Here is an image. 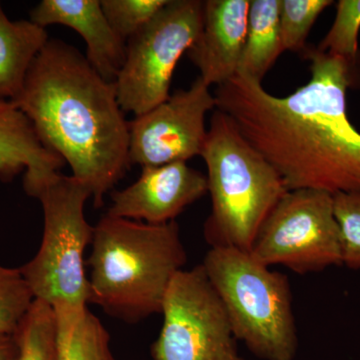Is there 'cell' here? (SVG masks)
Instances as JSON below:
<instances>
[{
    "mask_svg": "<svg viewBox=\"0 0 360 360\" xmlns=\"http://www.w3.org/2000/svg\"><path fill=\"white\" fill-rule=\"evenodd\" d=\"M168 0H101V8L116 34L125 42L158 13Z\"/></svg>",
    "mask_w": 360,
    "mask_h": 360,
    "instance_id": "obj_22",
    "label": "cell"
},
{
    "mask_svg": "<svg viewBox=\"0 0 360 360\" xmlns=\"http://www.w3.org/2000/svg\"><path fill=\"white\" fill-rule=\"evenodd\" d=\"M65 165L44 148L27 116L13 101L0 99V181H13L25 172L26 191Z\"/></svg>",
    "mask_w": 360,
    "mask_h": 360,
    "instance_id": "obj_14",
    "label": "cell"
},
{
    "mask_svg": "<svg viewBox=\"0 0 360 360\" xmlns=\"http://www.w3.org/2000/svg\"><path fill=\"white\" fill-rule=\"evenodd\" d=\"M33 302L20 269L0 264V335H13Z\"/></svg>",
    "mask_w": 360,
    "mask_h": 360,
    "instance_id": "obj_21",
    "label": "cell"
},
{
    "mask_svg": "<svg viewBox=\"0 0 360 360\" xmlns=\"http://www.w3.org/2000/svg\"><path fill=\"white\" fill-rule=\"evenodd\" d=\"M208 193L206 175L174 162L141 168L131 186L111 194L106 214L148 224H165L175 219Z\"/></svg>",
    "mask_w": 360,
    "mask_h": 360,
    "instance_id": "obj_11",
    "label": "cell"
},
{
    "mask_svg": "<svg viewBox=\"0 0 360 360\" xmlns=\"http://www.w3.org/2000/svg\"><path fill=\"white\" fill-rule=\"evenodd\" d=\"M153 360H246L219 295L202 265L180 270L163 300Z\"/></svg>",
    "mask_w": 360,
    "mask_h": 360,
    "instance_id": "obj_9",
    "label": "cell"
},
{
    "mask_svg": "<svg viewBox=\"0 0 360 360\" xmlns=\"http://www.w3.org/2000/svg\"><path fill=\"white\" fill-rule=\"evenodd\" d=\"M283 52L279 0H250L248 33L236 75L262 84Z\"/></svg>",
    "mask_w": 360,
    "mask_h": 360,
    "instance_id": "obj_16",
    "label": "cell"
},
{
    "mask_svg": "<svg viewBox=\"0 0 360 360\" xmlns=\"http://www.w3.org/2000/svg\"><path fill=\"white\" fill-rule=\"evenodd\" d=\"M250 252L267 266L281 265L298 274L342 265L333 194L288 191L264 220Z\"/></svg>",
    "mask_w": 360,
    "mask_h": 360,
    "instance_id": "obj_8",
    "label": "cell"
},
{
    "mask_svg": "<svg viewBox=\"0 0 360 360\" xmlns=\"http://www.w3.org/2000/svg\"><path fill=\"white\" fill-rule=\"evenodd\" d=\"M49 40L46 28L30 20H9L0 2V99L18 98L30 66Z\"/></svg>",
    "mask_w": 360,
    "mask_h": 360,
    "instance_id": "obj_15",
    "label": "cell"
},
{
    "mask_svg": "<svg viewBox=\"0 0 360 360\" xmlns=\"http://www.w3.org/2000/svg\"><path fill=\"white\" fill-rule=\"evenodd\" d=\"M89 303L129 324L161 314L187 253L177 222L148 224L105 214L94 226Z\"/></svg>",
    "mask_w": 360,
    "mask_h": 360,
    "instance_id": "obj_3",
    "label": "cell"
},
{
    "mask_svg": "<svg viewBox=\"0 0 360 360\" xmlns=\"http://www.w3.org/2000/svg\"><path fill=\"white\" fill-rule=\"evenodd\" d=\"M335 214L340 231L342 265L360 269V193L333 194Z\"/></svg>",
    "mask_w": 360,
    "mask_h": 360,
    "instance_id": "obj_23",
    "label": "cell"
},
{
    "mask_svg": "<svg viewBox=\"0 0 360 360\" xmlns=\"http://www.w3.org/2000/svg\"><path fill=\"white\" fill-rule=\"evenodd\" d=\"M329 0H279V30L283 51L305 49L307 35Z\"/></svg>",
    "mask_w": 360,
    "mask_h": 360,
    "instance_id": "obj_19",
    "label": "cell"
},
{
    "mask_svg": "<svg viewBox=\"0 0 360 360\" xmlns=\"http://www.w3.org/2000/svg\"><path fill=\"white\" fill-rule=\"evenodd\" d=\"M30 20L40 27L61 25L82 35L89 65L108 82H115L127 54L120 39L101 8V0H42L30 13Z\"/></svg>",
    "mask_w": 360,
    "mask_h": 360,
    "instance_id": "obj_13",
    "label": "cell"
},
{
    "mask_svg": "<svg viewBox=\"0 0 360 360\" xmlns=\"http://www.w3.org/2000/svg\"><path fill=\"white\" fill-rule=\"evenodd\" d=\"M201 158L212 198V213L203 229L206 243L210 248L250 251L264 220L288 189L276 168L217 108Z\"/></svg>",
    "mask_w": 360,
    "mask_h": 360,
    "instance_id": "obj_4",
    "label": "cell"
},
{
    "mask_svg": "<svg viewBox=\"0 0 360 360\" xmlns=\"http://www.w3.org/2000/svg\"><path fill=\"white\" fill-rule=\"evenodd\" d=\"M359 30L360 0H340L335 22L317 49L340 56L354 68L359 51Z\"/></svg>",
    "mask_w": 360,
    "mask_h": 360,
    "instance_id": "obj_20",
    "label": "cell"
},
{
    "mask_svg": "<svg viewBox=\"0 0 360 360\" xmlns=\"http://www.w3.org/2000/svg\"><path fill=\"white\" fill-rule=\"evenodd\" d=\"M18 345L14 335H0V360H18Z\"/></svg>",
    "mask_w": 360,
    "mask_h": 360,
    "instance_id": "obj_24",
    "label": "cell"
},
{
    "mask_svg": "<svg viewBox=\"0 0 360 360\" xmlns=\"http://www.w3.org/2000/svg\"><path fill=\"white\" fill-rule=\"evenodd\" d=\"M13 335L18 360H56V319L47 303L34 300Z\"/></svg>",
    "mask_w": 360,
    "mask_h": 360,
    "instance_id": "obj_18",
    "label": "cell"
},
{
    "mask_svg": "<svg viewBox=\"0 0 360 360\" xmlns=\"http://www.w3.org/2000/svg\"><path fill=\"white\" fill-rule=\"evenodd\" d=\"M250 0H206L200 35L187 56L208 86L238 73L248 33Z\"/></svg>",
    "mask_w": 360,
    "mask_h": 360,
    "instance_id": "obj_12",
    "label": "cell"
},
{
    "mask_svg": "<svg viewBox=\"0 0 360 360\" xmlns=\"http://www.w3.org/2000/svg\"><path fill=\"white\" fill-rule=\"evenodd\" d=\"M201 265L236 340L258 359L295 360L298 335L288 277L238 248H210Z\"/></svg>",
    "mask_w": 360,
    "mask_h": 360,
    "instance_id": "obj_6",
    "label": "cell"
},
{
    "mask_svg": "<svg viewBox=\"0 0 360 360\" xmlns=\"http://www.w3.org/2000/svg\"><path fill=\"white\" fill-rule=\"evenodd\" d=\"M13 103L32 123L44 148L63 158L72 176L89 187L94 207H101L131 167L129 122L115 82L103 79L72 45L49 39Z\"/></svg>",
    "mask_w": 360,
    "mask_h": 360,
    "instance_id": "obj_2",
    "label": "cell"
},
{
    "mask_svg": "<svg viewBox=\"0 0 360 360\" xmlns=\"http://www.w3.org/2000/svg\"><path fill=\"white\" fill-rule=\"evenodd\" d=\"M217 108L214 94L200 77L188 89L129 122L131 165L160 167L201 156L207 130L205 116Z\"/></svg>",
    "mask_w": 360,
    "mask_h": 360,
    "instance_id": "obj_10",
    "label": "cell"
},
{
    "mask_svg": "<svg viewBox=\"0 0 360 360\" xmlns=\"http://www.w3.org/2000/svg\"><path fill=\"white\" fill-rule=\"evenodd\" d=\"M54 319L56 360H115L108 329L89 309L77 319Z\"/></svg>",
    "mask_w": 360,
    "mask_h": 360,
    "instance_id": "obj_17",
    "label": "cell"
},
{
    "mask_svg": "<svg viewBox=\"0 0 360 360\" xmlns=\"http://www.w3.org/2000/svg\"><path fill=\"white\" fill-rule=\"evenodd\" d=\"M310 79L286 97L236 75L214 91L224 111L283 179L288 191L360 193V132L347 115L352 68L309 49Z\"/></svg>",
    "mask_w": 360,
    "mask_h": 360,
    "instance_id": "obj_1",
    "label": "cell"
},
{
    "mask_svg": "<svg viewBox=\"0 0 360 360\" xmlns=\"http://www.w3.org/2000/svg\"><path fill=\"white\" fill-rule=\"evenodd\" d=\"M203 7L200 0H168L127 40L124 63L115 82L124 113L143 115L170 96L175 68L200 35Z\"/></svg>",
    "mask_w": 360,
    "mask_h": 360,
    "instance_id": "obj_7",
    "label": "cell"
},
{
    "mask_svg": "<svg viewBox=\"0 0 360 360\" xmlns=\"http://www.w3.org/2000/svg\"><path fill=\"white\" fill-rule=\"evenodd\" d=\"M27 194L41 203L44 236L35 257L20 269L21 274L33 298L47 303L54 316L77 319L89 303L84 257L94 227L85 219L84 206L91 191L72 175L54 172Z\"/></svg>",
    "mask_w": 360,
    "mask_h": 360,
    "instance_id": "obj_5",
    "label": "cell"
}]
</instances>
